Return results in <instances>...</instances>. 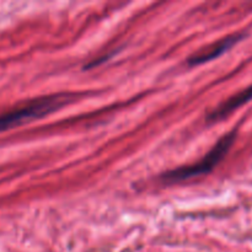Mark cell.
Masks as SVG:
<instances>
[{
    "instance_id": "obj_1",
    "label": "cell",
    "mask_w": 252,
    "mask_h": 252,
    "mask_svg": "<svg viewBox=\"0 0 252 252\" xmlns=\"http://www.w3.org/2000/svg\"><path fill=\"white\" fill-rule=\"evenodd\" d=\"M70 100V95L59 94V95L47 96V97L30 101L21 107L0 115V132L11 129L17 126L25 125V123H29L33 120L44 117V116L63 107Z\"/></svg>"
},
{
    "instance_id": "obj_4",
    "label": "cell",
    "mask_w": 252,
    "mask_h": 252,
    "mask_svg": "<svg viewBox=\"0 0 252 252\" xmlns=\"http://www.w3.org/2000/svg\"><path fill=\"white\" fill-rule=\"evenodd\" d=\"M252 100V85L249 86L246 90L241 91V93L236 94L233 97H230L229 100H226L225 102H223L221 105H219L211 115L208 116L209 121H219L221 118H224L225 116H228L229 113H231L233 111L238 110L240 106L245 105L246 102Z\"/></svg>"
},
{
    "instance_id": "obj_3",
    "label": "cell",
    "mask_w": 252,
    "mask_h": 252,
    "mask_svg": "<svg viewBox=\"0 0 252 252\" xmlns=\"http://www.w3.org/2000/svg\"><path fill=\"white\" fill-rule=\"evenodd\" d=\"M244 37V34H233V36H228L225 38L220 39V41L216 42V43L211 44V46L206 47L198 53L193 54L189 58V65H199V64L208 63V62L213 61V59L218 58L221 54L225 53L229 48L234 46L236 42L240 41Z\"/></svg>"
},
{
    "instance_id": "obj_2",
    "label": "cell",
    "mask_w": 252,
    "mask_h": 252,
    "mask_svg": "<svg viewBox=\"0 0 252 252\" xmlns=\"http://www.w3.org/2000/svg\"><path fill=\"white\" fill-rule=\"evenodd\" d=\"M235 135L236 133L234 130L228 133V134H225L224 137H221L219 139V142L212 148L211 152L203 159L199 160L198 162L189 165V166H182L180 169H175L166 172L162 176V180H165L167 182H179L193 179V177L199 176V175L208 174L225 157L226 153L229 152L230 147L233 145L234 140H235Z\"/></svg>"
}]
</instances>
